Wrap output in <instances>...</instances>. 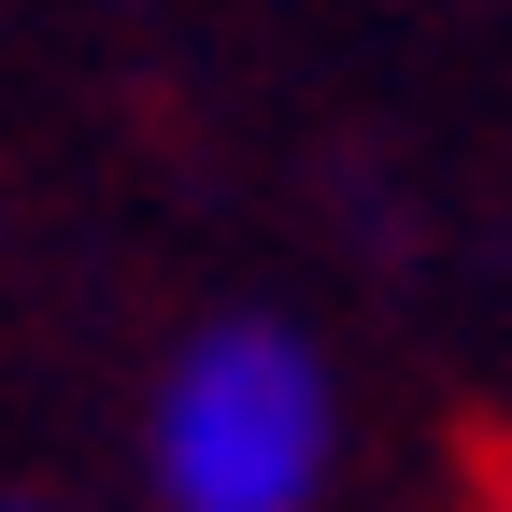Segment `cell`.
I'll list each match as a JSON object with an SVG mask.
<instances>
[{"label": "cell", "mask_w": 512, "mask_h": 512, "mask_svg": "<svg viewBox=\"0 0 512 512\" xmlns=\"http://www.w3.org/2000/svg\"><path fill=\"white\" fill-rule=\"evenodd\" d=\"M328 470V370L285 328H214L157 384V498L171 512H299Z\"/></svg>", "instance_id": "6da1fadb"}]
</instances>
